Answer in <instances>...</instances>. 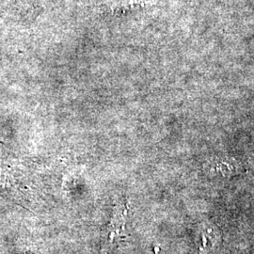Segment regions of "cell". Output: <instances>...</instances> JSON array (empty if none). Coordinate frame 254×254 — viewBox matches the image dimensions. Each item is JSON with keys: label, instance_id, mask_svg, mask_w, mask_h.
Segmentation results:
<instances>
[{"label": "cell", "instance_id": "cell-1", "mask_svg": "<svg viewBox=\"0 0 254 254\" xmlns=\"http://www.w3.org/2000/svg\"><path fill=\"white\" fill-rule=\"evenodd\" d=\"M127 202L125 201L118 202L113 207L107 230L109 244L113 245L127 238Z\"/></svg>", "mask_w": 254, "mask_h": 254}, {"label": "cell", "instance_id": "cell-2", "mask_svg": "<svg viewBox=\"0 0 254 254\" xmlns=\"http://www.w3.org/2000/svg\"><path fill=\"white\" fill-rule=\"evenodd\" d=\"M209 173L222 177H232L242 173L243 168L234 158H216L208 165Z\"/></svg>", "mask_w": 254, "mask_h": 254}, {"label": "cell", "instance_id": "cell-3", "mask_svg": "<svg viewBox=\"0 0 254 254\" xmlns=\"http://www.w3.org/2000/svg\"><path fill=\"white\" fill-rule=\"evenodd\" d=\"M220 242L218 229L211 224H201L199 234V249L200 254L213 252Z\"/></svg>", "mask_w": 254, "mask_h": 254}, {"label": "cell", "instance_id": "cell-4", "mask_svg": "<svg viewBox=\"0 0 254 254\" xmlns=\"http://www.w3.org/2000/svg\"><path fill=\"white\" fill-rule=\"evenodd\" d=\"M158 0H120L114 6L113 10L117 11H128L132 9L150 8L156 5Z\"/></svg>", "mask_w": 254, "mask_h": 254}, {"label": "cell", "instance_id": "cell-5", "mask_svg": "<svg viewBox=\"0 0 254 254\" xmlns=\"http://www.w3.org/2000/svg\"><path fill=\"white\" fill-rule=\"evenodd\" d=\"M30 254V253H27V254Z\"/></svg>", "mask_w": 254, "mask_h": 254}]
</instances>
